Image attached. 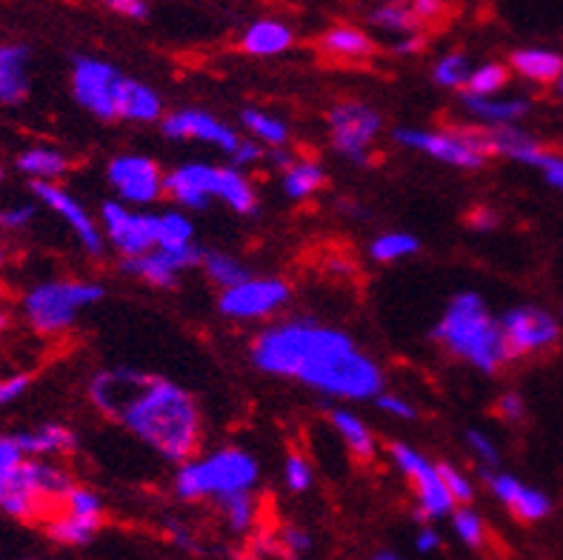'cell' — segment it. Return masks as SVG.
<instances>
[{
    "label": "cell",
    "mask_w": 563,
    "mask_h": 560,
    "mask_svg": "<svg viewBox=\"0 0 563 560\" xmlns=\"http://www.w3.org/2000/svg\"><path fill=\"white\" fill-rule=\"evenodd\" d=\"M261 466L255 454L238 447H223L203 458H192L175 472V495L180 501H221L238 492L255 490Z\"/></svg>",
    "instance_id": "cell-4"
},
{
    "label": "cell",
    "mask_w": 563,
    "mask_h": 560,
    "mask_svg": "<svg viewBox=\"0 0 563 560\" xmlns=\"http://www.w3.org/2000/svg\"><path fill=\"white\" fill-rule=\"evenodd\" d=\"M495 223H498V218H495L493 209H475V212L470 215V227L481 229V232H486V229H493Z\"/></svg>",
    "instance_id": "cell-57"
},
{
    "label": "cell",
    "mask_w": 563,
    "mask_h": 560,
    "mask_svg": "<svg viewBox=\"0 0 563 560\" xmlns=\"http://www.w3.org/2000/svg\"><path fill=\"white\" fill-rule=\"evenodd\" d=\"M89 400L164 461L184 466L198 452L200 409L178 383L135 370H107L89 381Z\"/></svg>",
    "instance_id": "cell-2"
},
{
    "label": "cell",
    "mask_w": 563,
    "mask_h": 560,
    "mask_svg": "<svg viewBox=\"0 0 563 560\" xmlns=\"http://www.w3.org/2000/svg\"><path fill=\"white\" fill-rule=\"evenodd\" d=\"M375 404H378L380 411H386V415H393V418L400 420H415V415H418V409L409 404L407 397L393 395V392H380V395L375 397Z\"/></svg>",
    "instance_id": "cell-48"
},
{
    "label": "cell",
    "mask_w": 563,
    "mask_h": 560,
    "mask_svg": "<svg viewBox=\"0 0 563 560\" xmlns=\"http://www.w3.org/2000/svg\"><path fill=\"white\" fill-rule=\"evenodd\" d=\"M252 363L272 377L303 383L341 400H369L384 392V372L343 329L312 318L272 323L252 341Z\"/></svg>",
    "instance_id": "cell-1"
},
{
    "label": "cell",
    "mask_w": 563,
    "mask_h": 560,
    "mask_svg": "<svg viewBox=\"0 0 563 560\" xmlns=\"http://www.w3.org/2000/svg\"><path fill=\"white\" fill-rule=\"evenodd\" d=\"M323 184H327V172L312 157H298V161H292V166L280 178V186H284V191L292 200L312 198Z\"/></svg>",
    "instance_id": "cell-30"
},
{
    "label": "cell",
    "mask_w": 563,
    "mask_h": 560,
    "mask_svg": "<svg viewBox=\"0 0 563 560\" xmlns=\"http://www.w3.org/2000/svg\"><path fill=\"white\" fill-rule=\"evenodd\" d=\"M318 46H321L323 55L332 57V61H343V64L369 61L372 52H375L372 37L361 26H352V23H335V26L323 29L321 37H318Z\"/></svg>",
    "instance_id": "cell-22"
},
{
    "label": "cell",
    "mask_w": 563,
    "mask_h": 560,
    "mask_svg": "<svg viewBox=\"0 0 563 560\" xmlns=\"http://www.w3.org/2000/svg\"><path fill=\"white\" fill-rule=\"evenodd\" d=\"M218 509H221V518L227 520L229 532L235 535L250 532L257 520V501L252 492H238V495L221 497Z\"/></svg>",
    "instance_id": "cell-34"
},
{
    "label": "cell",
    "mask_w": 563,
    "mask_h": 560,
    "mask_svg": "<svg viewBox=\"0 0 563 560\" xmlns=\"http://www.w3.org/2000/svg\"><path fill=\"white\" fill-rule=\"evenodd\" d=\"M75 486L66 469L52 461L26 458L7 481L0 483V512L14 520H49Z\"/></svg>",
    "instance_id": "cell-5"
},
{
    "label": "cell",
    "mask_w": 563,
    "mask_h": 560,
    "mask_svg": "<svg viewBox=\"0 0 563 560\" xmlns=\"http://www.w3.org/2000/svg\"><path fill=\"white\" fill-rule=\"evenodd\" d=\"M37 209L35 204H12L0 209V229L3 232H21L26 229L32 220H35Z\"/></svg>",
    "instance_id": "cell-45"
},
{
    "label": "cell",
    "mask_w": 563,
    "mask_h": 560,
    "mask_svg": "<svg viewBox=\"0 0 563 560\" xmlns=\"http://www.w3.org/2000/svg\"><path fill=\"white\" fill-rule=\"evenodd\" d=\"M200 266H203V272H207V277L212 281L214 286H221V292L243 284V281L250 277L241 263L235 261V257L227 255V252H218V249H214V252H203V257H200Z\"/></svg>",
    "instance_id": "cell-35"
},
{
    "label": "cell",
    "mask_w": 563,
    "mask_h": 560,
    "mask_svg": "<svg viewBox=\"0 0 563 560\" xmlns=\"http://www.w3.org/2000/svg\"><path fill=\"white\" fill-rule=\"evenodd\" d=\"M329 420L335 426V432L341 435L343 447L352 452V458H357V461H372L375 458V438H372L369 426L357 418L355 411L332 409Z\"/></svg>",
    "instance_id": "cell-29"
},
{
    "label": "cell",
    "mask_w": 563,
    "mask_h": 560,
    "mask_svg": "<svg viewBox=\"0 0 563 560\" xmlns=\"http://www.w3.org/2000/svg\"><path fill=\"white\" fill-rule=\"evenodd\" d=\"M432 338L452 358L466 361L484 375H495L512 361L504 332H500V320L489 312L486 300L475 292H461L450 300L446 312L432 329Z\"/></svg>",
    "instance_id": "cell-3"
},
{
    "label": "cell",
    "mask_w": 563,
    "mask_h": 560,
    "mask_svg": "<svg viewBox=\"0 0 563 560\" xmlns=\"http://www.w3.org/2000/svg\"><path fill=\"white\" fill-rule=\"evenodd\" d=\"M103 286L95 281H46L23 295V318L35 332L60 334L84 309L103 300Z\"/></svg>",
    "instance_id": "cell-6"
},
{
    "label": "cell",
    "mask_w": 563,
    "mask_h": 560,
    "mask_svg": "<svg viewBox=\"0 0 563 560\" xmlns=\"http://www.w3.org/2000/svg\"><path fill=\"white\" fill-rule=\"evenodd\" d=\"M421 249V241L409 232H384L378 234L369 246V255L372 261L378 263H395V261H404V257L415 255Z\"/></svg>",
    "instance_id": "cell-36"
},
{
    "label": "cell",
    "mask_w": 563,
    "mask_h": 560,
    "mask_svg": "<svg viewBox=\"0 0 563 560\" xmlns=\"http://www.w3.org/2000/svg\"><path fill=\"white\" fill-rule=\"evenodd\" d=\"M486 483L493 495L498 497L500 504L512 512L515 518L523 520V524H536V520H543L552 512V501L543 495L541 490L529 486V483L518 481L515 475H507V472H486Z\"/></svg>",
    "instance_id": "cell-19"
},
{
    "label": "cell",
    "mask_w": 563,
    "mask_h": 560,
    "mask_svg": "<svg viewBox=\"0 0 563 560\" xmlns=\"http://www.w3.org/2000/svg\"><path fill=\"white\" fill-rule=\"evenodd\" d=\"M498 320L509 358L536 355L561 341V323L541 306H512Z\"/></svg>",
    "instance_id": "cell-13"
},
{
    "label": "cell",
    "mask_w": 563,
    "mask_h": 560,
    "mask_svg": "<svg viewBox=\"0 0 563 560\" xmlns=\"http://www.w3.org/2000/svg\"><path fill=\"white\" fill-rule=\"evenodd\" d=\"M329 141L338 155H343L352 164H369V155L375 150V141L380 135L384 118L361 100H341L329 109Z\"/></svg>",
    "instance_id": "cell-9"
},
{
    "label": "cell",
    "mask_w": 563,
    "mask_h": 560,
    "mask_svg": "<svg viewBox=\"0 0 563 560\" xmlns=\"http://www.w3.org/2000/svg\"><path fill=\"white\" fill-rule=\"evenodd\" d=\"M164 135L175 141H203L209 146H218L221 152L232 155L238 150V132L232 127L200 109H178L164 118Z\"/></svg>",
    "instance_id": "cell-17"
},
{
    "label": "cell",
    "mask_w": 563,
    "mask_h": 560,
    "mask_svg": "<svg viewBox=\"0 0 563 560\" xmlns=\"http://www.w3.org/2000/svg\"><path fill=\"white\" fill-rule=\"evenodd\" d=\"M57 512H69V515H75V518L103 526V501H100L98 492L78 486V483L71 486L69 495L64 497V504H60V509Z\"/></svg>",
    "instance_id": "cell-39"
},
{
    "label": "cell",
    "mask_w": 563,
    "mask_h": 560,
    "mask_svg": "<svg viewBox=\"0 0 563 560\" xmlns=\"http://www.w3.org/2000/svg\"><path fill=\"white\" fill-rule=\"evenodd\" d=\"M461 103H464L470 118L486 123L489 129L515 127L529 112L527 98H472L464 92Z\"/></svg>",
    "instance_id": "cell-25"
},
{
    "label": "cell",
    "mask_w": 563,
    "mask_h": 560,
    "mask_svg": "<svg viewBox=\"0 0 563 560\" xmlns=\"http://www.w3.org/2000/svg\"><path fill=\"white\" fill-rule=\"evenodd\" d=\"M100 227L103 238L123 257H141L157 249V215L135 212L121 200H107L100 206Z\"/></svg>",
    "instance_id": "cell-12"
},
{
    "label": "cell",
    "mask_w": 563,
    "mask_h": 560,
    "mask_svg": "<svg viewBox=\"0 0 563 560\" xmlns=\"http://www.w3.org/2000/svg\"><path fill=\"white\" fill-rule=\"evenodd\" d=\"M558 86H561V92H563V78H561V80H558Z\"/></svg>",
    "instance_id": "cell-61"
},
{
    "label": "cell",
    "mask_w": 563,
    "mask_h": 560,
    "mask_svg": "<svg viewBox=\"0 0 563 560\" xmlns=\"http://www.w3.org/2000/svg\"><path fill=\"white\" fill-rule=\"evenodd\" d=\"M423 35H407V37H398L395 41V55H418L423 50Z\"/></svg>",
    "instance_id": "cell-56"
},
{
    "label": "cell",
    "mask_w": 563,
    "mask_h": 560,
    "mask_svg": "<svg viewBox=\"0 0 563 560\" xmlns=\"http://www.w3.org/2000/svg\"><path fill=\"white\" fill-rule=\"evenodd\" d=\"M266 157L264 146L257 141H241L238 143V150L232 152V161H235V169H246V166L261 164Z\"/></svg>",
    "instance_id": "cell-52"
},
{
    "label": "cell",
    "mask_w": 563,
    "mask_h": 560,
    "mask_svg": "<svg viewBox=\"0 0 563 560\" xmlns=\"http://www.w3.org/2000/svg\"><path fill=\"white\" fill-rule=\"evenodd\" d=\"M509 84V69L504 64H481L466 80V95L472 98H495Z\"/></svg>",
    "instance_id": "cell-38"
},
{
    "label": "cell",
    "mask_w": 563,
    "mask_h": 560,
    "mask_svg": "<svg viewBox=\"0 0 563 560\" xmlns=\"http://www.w3.org/2000/svg\"><path fill=\"white\" fill-rule=\"evenodd\" d=\"M284 481H286V486H289V492H295V495L307 492L309 486H312V463H309L307 458L298 452L286 454Z\"/></svg>",
    "instance_id": "cell-43"
},
{
    "label": "cell",
    "mask_w": 563,
    "mask_h": 560,
    "mask_svg": "<svg viewBox=\"0 0 563 560\" xmlns=\"http://www.w3.org/2000/svg\"><path fill=\"white\" fill-rule=\"evenodd\" d=\"M18 169L32 178V184H57L69 169L64 152L52 150V146H29L26 152L18 155Z\"/></svg>",
    "instance_id": "cell-28"
},
{
    "label": "cell",
    "mask_w": 563,
    "mask_h": 560,
    "mask_svg": "<svg viewBox=\"0 0 563 560\" xmlns=\"http://www.w3.org/2000/svg\"><path fill=\"white\" fill-rule=\"evenodd\" d=\"M71 95L78 107L100 118V121H114V95L121 86L123 75L118 66L100 61V57H75L71 61Z\"/></svg>",
    "instance_id": "cell-11"
},
{
    "label": "cell",
    "mask_w": 563,
    "mask_h": 560,
    "mask_svg": "<svg viewBox=\"0 0 563 560\" xmlns=\"http://www.w3.org/2000/svg\"><path fill=\"white\" fill-rule=\"evenodd\" d=\"M107 180L121 204L150 206L164 195V169L146 155H114L107 166Z\"/></svg>",
    "instance_id": "cell-14"
},
{
    "label": "cell",
    "mask_w": 563,
    "mask_h": 560,
    "mask_svg": "<svg viewBox=\"0 0 563 560\" xmlns=\"http://www.w3.org/2000/svg\"><path fill=\"white\" fill-rule=\"evenodd\" d=\"M7 323H9V318L3 312H0V332H3V329H7Z\"/></svg>",
    "instance_id": "cell-59"
},
{
    "label": "cell",
    "mask_w": 563,
    "mask_h": 560,
    "mask_svg": "<svg viewBox=\"0 0 563 560\" xmlns=\"http://www.w3.org/2000/svg\"><path fill=\"white\" fill-rule=\"evenodd\" d=\"M280 540H284V547L289 554H307L309 549H312V538H309L307 529H300V526H284Z\"/></svg>",
    "instance_id": "cell-51"
},
{
    "label": "cell",
    "mask_w": 563,
    "mask_h": 560,
    "mask_svg": "<svg viewBox=\"0 0 563 560\" xmlns=\"http://www.w3.org/2000/svg\"><path fill=\"white\" fill-rule=\"evenodd\" d=\"M114 114L123 121L155 123L164 118V98L150 84L123 75L118 95H114Z\"/></svg>",
    "instance_id": "cell-20"
},
{
    "label": "cell",
    "mask_w": 563,
    "mask_h": 560,
    "mask_svg": "<svg viewBox=\"0 0 563 560\" xmlns=\"http://www.w3.org/2000/svg\"><path fill=\"white\" fill-rule=\"evenodd\" d=\"M432 75H435V84L446 86V89H466V80L472 75L470 57L464 52H450L438 61Z\"/></svg>",
    "instance_id": "cell-41"
},
{
    "label": "cell",
    "mask_w": 563,
    "mask_h": 560,
    "mask_svg": "<svg viewBox=\"0 0 563 560\" xmlns=\"http://www.w3.org/2000/svg\"><path fill=\"white\" fill-rule=\"evenodd\" d=\"M372 560H404V558H400V554H395V552H389V549H380V552L372 554Z\"/></svg>",
    "instance_id": "cell-58"
},
{
    "label": "cell",
    "mask_w": 563,
    "mask_h": 560,
    "mask_svg": "<svg viewBox=\"0 0 563 560\" xmlns=\"http://www.w3.org/2000/svg\"><path fill=\"white\" fill-rule=\"evenodd\" d=\"M438 472H441L443 486L452 495L455 506H470V501L475 497V486H472L470 477L457 466H452V463H438Z\"/></svg>",
    "instance_id": "cell-42"
},
{
    "label": "cell",
    "mask_w": 563,
    "mask_h": 560,
    "mask_svg": "<svg viewBox=\"0 0 563 560\" xmlns=\"http://www.w3.org/2000/svg\"><path fill=\"white\" fill-rule=\"evenodd\" d=\"M214 200L227 204L238 215H252L257 209V195L252 189L250 178L241 169H235V166H218Z\"/></svg>",
    "instance_id": "cell-27"
},
{
    "label": "cell",
    "mask_w": 563,
    "mask_h": 560,
    "mask_svg": "<svg viewBox=\"0 0 563 560\" xmlns=\"http://www.w3.org/2000/svg\"><path fill=\"white\" fill-rule=\"evenodd\" d=\"M23 461H26V454L21 452L14 435H0V483L7 481Z\"/></svg>",
    "instance_id": "cell-47"
},
{
    "label": "cell",
    "mask_w": 563,
    "mask_h": 560,
    "mask_svg": "<svg viewBox=\"0 0 563 560\" xmlns=\"http://www.w3.org/2000/svg\"><path fill=\"white\" fill-rule=\"evenodd\" d=\"M395 141L407 150L435 157L441 164L457 166V169H481L489 161L484 129H446V132L395 129Z\"/></svg>",
    "instance_id": "cell-7"
},
{
    "label": "cell",
    "mask_w": 563,
    "mask_h": 560,
    "mask_svg": "<svg viewBox=\"0 0 563 560\" xmlns=\"http://www.w3.org/2000/svg\"><path fill=\"white\" fill-rule=\"evenodd\" d=\"M32 191H35V198L46 209H52L71 229V234L78 238L86 255H103L107 238H103V232H100L92 215L86 212V206L71 191H66L60 184H32Z\"/></svg>",
    "instance_id": "cell-15"
},
{
    "label": "cell",
    "mask_w": 563,
    "mask_h": 560,
    "mask_svg": "<svg viewBox=\"0 0 563 560\" xmlns=\"http://www.w3.org/2000/svg\"><path fill=\"white\" fill-rule=\"evenodd\" d=\"M415 12V18L421 23L427 21H435V18H441L443 14V3H438V0H415V3H409Z\"/></svg>",
    "instance_id": "cell-54"
},
{
    "label": "cell",
    "mask_w": 563,
    "mask_h": 560,
    "mask_svg": "<svg viewBox=\"0 0 563 560\" xmlns=\"http://www.w3.org/2000/svg\"><path fill=\"white\" fill-rule=\"evenodd\" d=\"M32 386V375L21 372V375L0 377V406H9L14 400H21L26 395V389Z\"/></svg>",
    "instance_id": "cell-49"
},
{
    "label": "cell",
    "mask_w": 563,
    "mask_h": 560,
    "mask_svg": "<svg viewBox=\"0 0 563 560\" xmlns=\"http://www.w3.org/2000/svg\"><path fill=\"white\" fill-rule=\"evenodd\" d=\"M295 32L289 23L278 21V18H261L252 21L243 29L241 50L252 57H275L284 55L286 50H292Z\"/></svg>",
    "instance_id": "cell-23"
},
{
    "label": "cell",
    "mask_w": 563,
    "mask_h": 560,
    "mask_svg": "<svg viewBox=\"0 0 563 560\" xmlns=\"http://www.w3.org/2000/svg\"><path fill=\"white\" fill-rule=\"evenodd\" d=\"M107 7L112 12L123 14V18H132V21H146L150 18V7L143 0H109Z\"/></svg>",
    "instance_id": "cell-53"
},
{
    "label": "cell",
    "mask_w": 563,
    "mask_h": 560,
    "mask_svg": "<svg viewBox=\"0 0 563 560\" xmlns=\"http://www.w3.org/2000/svg\"><path fill=\"white\" fill-rule=\"evenodd\" d=\"M389 458H393L395 469L407 477L409 486L415 492V504H418V515L427 520L446 518L457 509L452 495L443 486V477L438 472V463H432L423 452L412 449L409 443H389Z\"/></svg>",
    "instance_id": "cell-8"
},
{
    "label": "cell",
    "mask_w": 563,
    "mask_h": 560,
    "mask_svg": "<svg viewBox=\"0 0 563 560\" xmlns=\"http://www.w3.org/2000/svg\"><path fill=\"white\" fill-rule=\"evenodd\" d=\"M498 415L504 420H509V424H518V420H523V415H527V404H523V397L518 395V392H507V395L498 397Z\"/></svg>",
    "instance_id": "cell-50"
},
{
    "label": "cell",
    "mask_w": 563,
    "mask_h": 560,
    "mask_svg": "<svg viewBox=\"0 0 563 560\" xmlns=\"http://www.w3.org/2000/svg\"><path fill=\"white\" fill-rule=\"evenodd\" d=\"M292 298V286L284 277H246L243 284L221 292L218 312L232 320H264L284 309Z\"/></svg>",
    "instance_id": "cell-10"
},
{
    "label": "cell",
    "mask_w": 563,
    "mask_h": 560,
    "mask_svg": "<svg viewBox=\"0 0 563 560\" xmlns=\"http://www.w3.org/2000/svg\"><path fill=\"white\" fill-rule=\"evenodd\" d=\"M0 184H3V169H0Z\"/></svg>",
    "instance_id": "cell-62"
},
{
    "label": "cell",
    "mask_w": 563,
    "mask_h": 560,
    "mask_svg": "<svg viewBox=\"0 0 563 560\" xmlns=\"http://www.w3.org/2000/svg\"><path fill=\"white\" fill-rule=\"evenodd\" d=\"M241 123L252 132L257 143H266L269 150H284L289 141V127L280 121L278 114H269L264 109H243Z\"/></svg>",
    "instance_id": "cell-32"
},
{
    "label": "cell",
    "mask_w": 563,
    "mask_h": 560,
    "mask_svg": "<svg viewBox=\"0 0 563 560\" xmlns=\"http://www.w3.org/2000/svg\"><path fill=\"white\" fill-rule=\"evenodd\" d=\"M14 440H18V447L26 458H37V461H46V458H55V454H69L78 447L75 432L60 424H43L32 432H18Z\"/></svg>",
    "instance_id": "cell-24"
},
{
    "label": "cell",
    "mask_w": 563,
    "mask_h": 560,
    "mask_svg": "<svg viewBox=\"0 0 563 560\" xmlns=\"http://www.w3.org/2000/svg\"><path fill=\"white\" fill-rule=\"evenodd\" d=\"M200 257H203V249L198 243L184 249H155L141 257H123L121 270L143 284L172 289V286H178L180 272L200 266Z\"/></svg>",
    "instance_id": "cell-16"
},
{
    "label": "cell",
    "mask_w": 563,
    "mask_h": 560,
    "mask_svg": "<svg viewBox=\"0 0 563 560\" xmlns=\"http://www.w3.org/2000/svg\"><path fill=\"white\" fill-rule=\"evenodd\" d=\"M195 243V223L180 212L157 215V249H184Z\"/></svg>",
    "instance_id": "cell-37"
},
{
    "label": "cell",
    "mask_w": 563,
    "mask_h": 560,
    "mask_svg": "<svg viewBox=\"0 0 563 560\" xmlns=\"http://www.w3.org/2000/svg\"><path fill=\"white\" fill-rule=\"evenodd\" d=\"M3 257H7V252H3V243H0V263H3Z\"/></svg>",
    "instance_id": "cell-60"
},
{
    "label": "cell",
    "mask_w": 563,
    "mask_h": 560,
    "mask_svg": "<svg viewBox=\"0 0 563 560\" xmlns=\"http://www.w3.org/2000/svg\"><path fill=\"white\" fill-rule=\"evenodd\" d=\"M372 26H378L380 32H389V35H421L423 23L415 18L412 7L409 3H384L375 12L369 14Z\"/></svg>",
    "instance_id": "cell-33"
},
{
    "label": "cell",
    "mask_w": 563,
    "mask_h": 560,
    "mask_svg": "<svg viewBox=\"0 0 563 560\" xmlns=\"http://www.w3.org/2000/svg\"><path fill=\"white\" fill-rule=\"evenodd\" d=\"M452 529H455L457 540L470 549H481L486 543V524L478 512L472 506H457L452 512Z\"/></svg>",
    "instance_id": "cell-40"
},
{
    "label": "cell",
    "mask_w": 563,
    "mask_h": 560,
    "mask_svg": "<svg viewBox=\"0 0 563 560\" xmlns=\"http://www.w3.org/2000/svg\"><path fill=\"white\" fill-rule=\"evenodd\" d=\"M214 180H218V166L195 161V164H180L172 169L164 180V191L184 209H207L214 200Z\"/></svg>",
    "instance_id": "cell-18"
},
{
    "label": "cell",
    "mask_w": 563,
    "mask_h": 560,
    "mask_svg": "<svg viewBox=\"0 0 563 560\" xmlns=\"http://www.w3.org/2000/svg\"><path fill=\"white\" fill-rule=\"evenodd\" d=\"M466 443L475 452V458L481 463H486V466H498L500 463V452L495 447V440L486 432H481V429H466Z\"/></svg>",
    "instance_id": "cell-46"
},
{
    "label": "cell",
    "mask_w": 563,
    "mask_h": 560,
    "mask_svg": "<svg viewBox=\"0 0 563 560\" xmlns=\"http://www.w3.org/2000/svg\"><path fill=\"white\" fill-rule=\"evenodd\" d=\"M527 166H532V169L541 172L547 184L555 186V189L563 191V155H555V152H547L541 146V150H538L536 155L529 157Z\"/></svg>",
    "instance_id": "cell-44"
},
{
    "label": "cell",
    "mask_w": 563,
    "mask_h": 560,
    "mask_svg": "<svg viewBox=\"0 0 563 560\" xmlns=\"http://www.w3.org/2000/svg\"><path fill=\"white\" fill-rule=\"evenodd\" d=\"M29 98V50L0 43V107H21Z\"/></svg>",
    "instance_id": "cell-21"
},
{
    "label": "cell",
    "mask_w": 563,
    "mask_h": 560,
    "mask_svg": "<svg viewBox=\"0 0 563 560\" xmlns=\"http://www.w3.org/2000/svg\"><path fill=\"white\" fill-rule=\"evenodd\" d=\"M512 66L521 78L532 80V84H558L563 78V55L555 50H541V46H527V50H515L509 57Z\"/></svg>",
    "instance_id": "cell-26"
},
{
    "label": "cell",
    "mask_w": 563,
    "mask_h": 560,
    "mask_svg": "<svg viewBox=\"0 0 563 560\" xmlns=\"http://www.w3.org/2000/svg\"><path fill=\"white\" fill-rule=\"evenodd\" d=\"M26 560H37V558H26Z\"/></svg>",
    "instance_id": "cell-63"
},
{
    "label": "cell",
    "mask_w": 563,
    "mask_h": 560,
    "mask_svg": "<svg viewBox=\"0 0 563 560\" xmlns=\"http://www.w3.org/2000/svg\"><path fill=\"white\" fill-rule=\"evenodd\" d=\"M98 524L75 518L69 512H55V515L46 520V535H49L55 543H60V547H86V543L98 535Z\"/></svg>",
    "instance_id": "cell-31"
},
{
    "label": "cell",
    "mask_w": 563,
    "mask_h": 560,
    "mask_svg": "<svg viewBox=\"0 0 563 560\" xmlns=\"http://www.w3.org/2000/svg\"><path fill=\"white\" fill-rule=\"evenodd\" d=\"M415 549L421 554H432L441 549V535L432 529V526H423L421 532H418V538H415Z\"/></svg>",
    "instance_id": "cell-55"
}]
</instances>
